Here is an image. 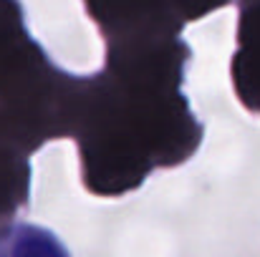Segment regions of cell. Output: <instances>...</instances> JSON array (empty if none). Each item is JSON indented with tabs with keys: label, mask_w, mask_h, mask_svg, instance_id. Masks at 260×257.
<instances>
[{
	"label": "cell",
	"mask_w": 260,
	"mask_h": 257,
	"mask_svg": "<svg viewBox=\"0 0 260 257\" xmlns=\"http://www.w3.org/2000/svg\"><path fill=\"white\" fill-rule=\"evenodd\" d=\"M96 76L61 71L25 28L18 0H0V204L28 199L30 157L56 136L84 139L96 111Z\"/></svg>",
	"instance_id": "1"
},
{
	"label": "cell",
	"mask_w": 260,
	"mask_h": 257,
	"mask_svg": "<svg viewBox=\"0 0 260 257\" xmlns=\"http://www.w3.org/2000/svg\"><path fill=\"white\" fill-rule=\"evenodd\" d=\"M233 0H84L88 18L104 33L106 48L182 41L187 23L200 20Z\"/></svg>",
	"instance_id": "2"
},
{
	"label": "cell",
	"mask_w": 260,
	"mask_h": 257,
	"mask_svg": "<svg viewBox=\"0 0 260 257\" xmlns=\"http://www.w3.org/2000/svg\"><path fill=\"white\" fill-rule=\"evenodd\" d=\"M238 3V51L233 56L230 76L240 103L260 114V0Z\"/></svg>",
	"instance_id": "3"
},
{
	"label": "cell",
	"mask_w": 260,
	"mask_h": 257,
	"mask_svg": "<svg viewBox=\"0 0 260 257\" xmlns=\"http://www.w3.org/2000/svg\"><path fill=\"white\" fill-rule=\"evenodd\" d=\"M0 257H71L61 240L36 225L10 222L0 227Z\"/></svg>",
	"instance_id": "4"
}]
</instances>
